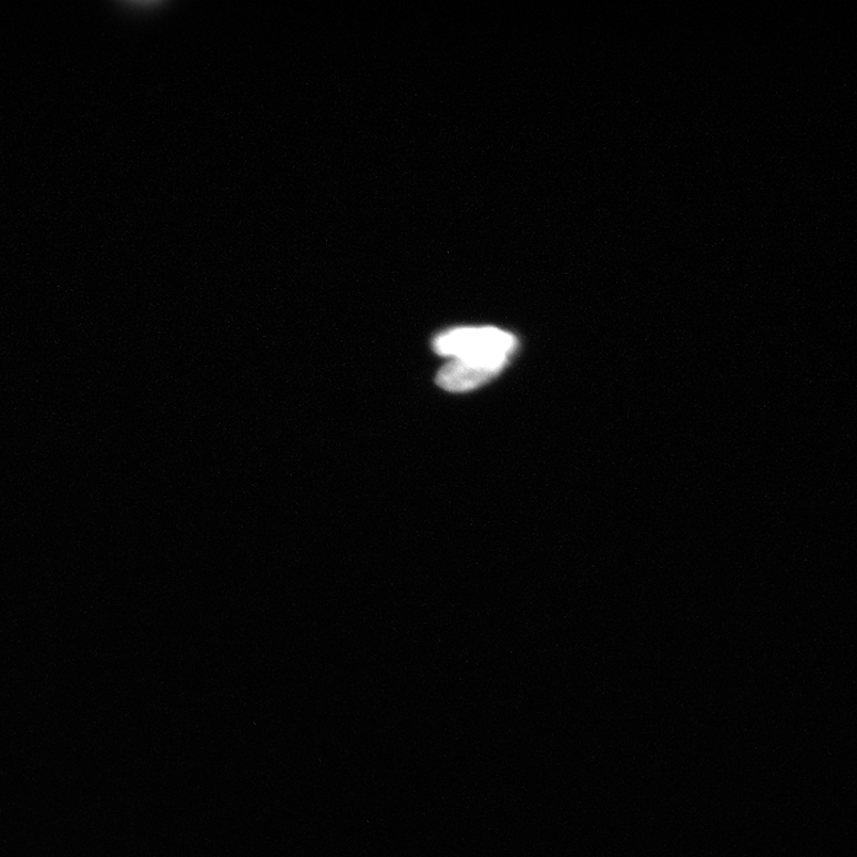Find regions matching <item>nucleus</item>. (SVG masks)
<instances>
[{
	"label": "nucleus",
	"instance_id": "2",
	"mask_svg": "<svg viewBox=\"0 0 857 857\" xmlns=\"http://www.w3.org/2000/svg\"><path fill=\"white\" fill-rule=\"evenodd\" d=\"M506 366L451 360L445 365L436 382L449 392H467L497 377Z\"/></svg>",
	"mask_w": 857,
	"mask_h": 857
},
{
	"label": "nucleus",
	"instance_id": "1",
	"mask_svg": "<svg viewBox=\"0 0 857 857\" xmlns=\"http://www.w3.org/2000/svg\"><path fill=\"white\" fill-rule=\"evenodd\" d=\"M516 337L493 327L458 328L435 338L433 349L455 360L507 366Z\"/></svg>",
	"mask_w": 857,
	"mask_h": 857
}]
</instances>
